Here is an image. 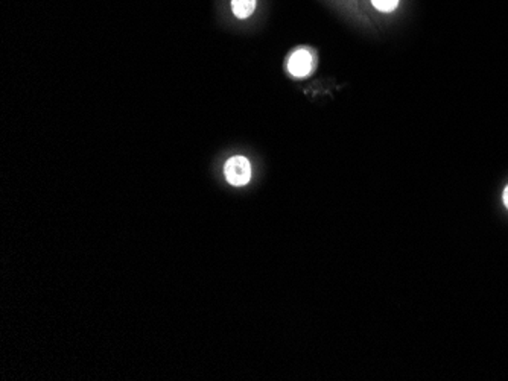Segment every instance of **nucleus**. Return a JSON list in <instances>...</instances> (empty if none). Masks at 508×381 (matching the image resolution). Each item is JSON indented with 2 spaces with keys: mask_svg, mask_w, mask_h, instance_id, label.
<instances>
[{
  "mask_svg": "<svg viewBox=\"0 0 508 381\" xmlns=\"http://www.w3.org/2000/svg\"><path fill=\"white\" fill-rule=\"evenodd\" d=\"M251 164L245 157H231L224 164V175L229 184L235 187H242L249 184L251 180Z\"/></svg>",
  "mask_w": 508,
  "mask_h": 381,
  "instance_id": "obj_1",
  "label": "nucleus"
},
{
  "mask_svg": "<svg viewBox=\"0 0 508 381\" xmlns=\"http://www.w3.org/2000/svg\"><path fill=\"white\" fill-rule=\"evenodd\" d=\"M289 73L295 77H306L314 70V56L306 49H297L288 60Z\"/></svg>",
  "mask_w": 508,
  "mask_h": 381,
  "instance_id": "obj_2",
  "label": "nucleus"
},
{
  "mask_svg": "<svg viewBox=\"0 0 508 381\" xmlns=\"http://www.w3.org/2000/svg\"><path fill=\"white\" fill-rule=\"evenodd\" d=\"M231 10L238 19H246L256 10V0H231Z\"/></svg>",
  "mask_w": 508,
  "mask_h": 381,
  "instance_id": "obj_3",
  "label": "nucleus"
},
{
  "mask_svg": "<svg viewBox=\"0 0 508 381\" xmlns=\"http://www.w3.org/2000/svg\"><path fill=\"white\" fill-rule=\"evenodd\" d=\"M373 6L382 12H391L397 8L399 0H371Z\"/></svg>",
  "mask_w": 508,
  "mask_h": 381,
  "instance_id": "obj_4",
  "label": "nucleus"
},
{
  "mask_svg": "<svg viewBox=\"0 0 508 381\" xmlns=\"http://www.w3.org/2000/svg\"><path fill=\"white\" fill-rule=\"evenodd\" d=\"M503 199H504L505 207L508 208V186H507V187H505V190H504V196H503Z\"/></svg>",
  "mask_w": 508,
  "mask_h": 381,
  "instance_id": "obj_5",
  "label": "nucleus"
}]
</instances>
